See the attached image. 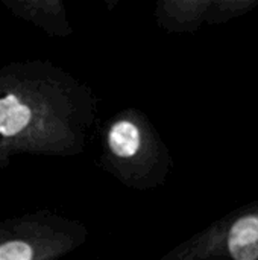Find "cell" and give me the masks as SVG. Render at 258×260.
<instances>
[{
    "mask_svg": "<svg viewBox=\"0 0 258 260\" xmlns=\"http://www.w3.org/2000/svg\"><path fill=\"white\" fill-rule=\"evenodd\" d=\"M143 136L138 125L131 119L116 120L106 133V145L113 157L132 160L141 149Z\"/></svg>",
    "mask_w": 258,
    "mask_h": 260,
    "instance_id": "6da1fadb",
    "label": "cell"
},
{
    "mask_svg": "<svg viewBox=\"0 0 258 260\" xmlns=\"http://www.w3.org/2000/svg\"><path fill=\"white\" fill-rule=\"evenodd\" d=\"M228 250L234 260L258 259V218L245 216L230 232Z\"/></svg>",
    "mask_w": 258,
    "mask_h": 260,
    "instance_id": "7a4b0ae2",
    "label": "cell"
},
{
    "mask_svg": "<svg viewBox=\"0 0 258 260\" xmlns=\"http://www.w3.org/2000/svg\"><path fill=\"white\" fill-rule=\"evenodd\" d=\"M49 257L47 247H41L38 239L18 236L0 242V260H43Z\"/></svg>",
    "mask_w": 258,
    "mask_h": 260,
    "instance_id": "3957f363",
    "label": "cell"
}]
</instances>
